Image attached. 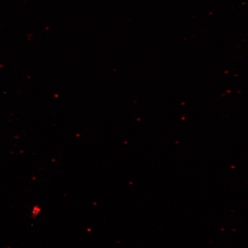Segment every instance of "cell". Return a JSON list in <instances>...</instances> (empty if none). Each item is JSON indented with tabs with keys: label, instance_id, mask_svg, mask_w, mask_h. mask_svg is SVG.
<instances>
[{
	"label": "cell",
	"instance_id": "obj_1",
	"mask_svg": "<svg viewBox=\"0 0 248 248\" xmlns=\"http://www.w3.org/2000/svg\"><path fill=\"white\" fill-rule=\"evenodd\" d=\"M40 212V209L39 206H35L33 207L32 212V217H36L38 216Z\"/></svg>",
	"mask_w": 248,
	"mask_h": 248
}]
</instances>
